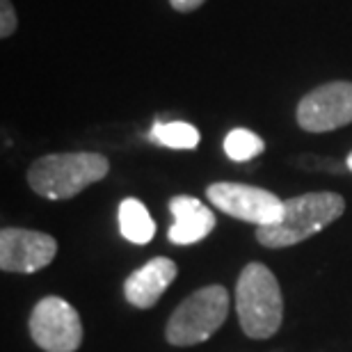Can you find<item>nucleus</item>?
<instances>
[{
    "instance_id": "nucleus-2",
    "label": "nucleus",
    "mask_w": 352,
    "mask_h": 352,
    "mask_svg": "<svg viewBox=\"0 0 352 352\" xmlns=\"http://www.w3.org/2000/svg\"><path fill=\"white\" fill-rule=\"evenodd\" d=\"M346 210V199L336 192H307L284 201V217L270 227H256V241L263 248H293L320 234Z\"/></svg>"
},
{
    "instance_id": "nucleus-10",
    "label": "nucleus",
    "mask_w": 352,
    "mask_h": 352,
    "mask_svg": "<svg viewBox=\"0 0 352 352\" xmlns=\"http://www.w3.org/2000/svg\"><path fill=\"white\" fill-rule=\"evenodd\" d=\"M174 224L167 231L172 245H195L215 229V215L208 206L190 195H176L170 199Z\"/></svg>"
},
{
    "instance_id": "nucleus-12",
    "label": "nucleus",
    "mask_w": 352,
    "mask_h": 352,
    "mask_svg": "<svg viewBox=\"0 0 352 352\" xmlns=\"http://www.w3.org/2000/svg\"><path fill=\"white\" fill-rule=\"evenodd\" d=\"M149 140L167 149H195L199 144V131L186 122H156L149 133Z\"/></svg>"
},
{
    "instance_id": "nucleus-1",
    "label": "nucleus",
    "mask_w": 352,
    "mask_h": 352,
    "mask_svg": "<svg viewBox=\"0 0 352 352\" xmlns=\"http://www.w3.org/2000/svg\"><path fill=\"white\" fill-rule=\"evenodd\" d=\"M110 172V160L96 151L48 153L37 158L28 170V186L44 199L62 201L80 195L91 183Z\"/></svg>"
},
{
    "instance_id": "nucleus-13",
    "label": "nucleus",
    "mask_w": 352,
    "mask_h": 352,
    "mask_svg": "<svg viewBox=\"0 0 352 352\" xmlns=\"http://www.w3.org/2000/svg\"><path fill=\"white\" fill-rule=\"evenodd\" d=\"M263 149H265L263 140L248 129H234L224 138V151L236 163H248V160L261 156Z\"/></svg>"
},
{
    "instance_id": "nucleus-11",
    "label": "nucleus",
    "mask_w": 352,
    "mask_h": 352,
    "mask_svg": "<svg viewBox=\"0 0 352 352\" xmlns=\"http://www.w3.org/2000/svg\"><path fill=\"white\" fill-rule=\"evenodd\" d=\"M119 231L129 243L146 245L156 236V224H153L144 204L129 197L119 204Z\"/></svg>"
},
{
    "instance_id": "nucleus-7",
    "label": "nucleus",
    "mask_w": 352,
    "mask_h": 352,
    "mask_svg": "<svg viewBox=\"0 0 352 352\" xmlns=\"http://www.w3.org/2000/svg\"><path fill=\"white\" fill-rule=\"evenodd\" d=\"M295 119L307 133H329L352 124V82L332 80L311 89L298 103Z\"/></svg>"
},
{
    "instance_id": "nucleus-8",
    "label": "nucleus",
    "mask_w": 352,
    "mask_h": 352,
    "mask_svg": "<svg viewBox=\"0 0 352 352\" xmlns=\"http://www.w3.org/2000/svg\"><path fill=\"white\" fill-rule=\"evenodd\" d=\"M58 254V241L44 231L5 227L0 231V267L3 272L32 274L44 270Z\"/></svg>"
},
{
    "instance_id": "nucleus-15",
    "label": "nucleus",
    "mask_w": 352,
    "mask_h": 352,
    "mask_svg": "<svg viewBox=\"0 0 352 352\" xmlns=\"http://www.w3.org/2000/svg\"><path fill=\"white\" fill-rule=\"evenodd\" d=\"M206 3V0H170V5L174 7L176 12H195V10H199V7Z\"/></svg>"
},
{
    "instance_id": "nucleus-4",
    "label": "nucleus",
    "mask_w": 352,
    "mask_h": 352,
    "mask_svg": "<svg viewBox=\"0 0 352 352\" xmlns=\"http://www.w3.org/2000/svg\"><path fill=\"white\" fill-rule=\"evenodd\" d=\"M229 316V293L220 284L204 286L188 295L167 320L165 339L170 346L188 348L210 339Z\"/></svg>"
},
{
    "instance_id": "nucleus-3",
    "label": "nucleus",
    "mask_w": 352,
    "mask_h": 352,
    "mask_svg": "<svg viewBox=\"0 0 352 352\" xmlns=\"http://www.w3.org/2000/svg\"><path fill=\"white\" fill-rule=\"evenodd\" d=\"M236 311L250 339H270L284 320V295L274 272L263 263H248L236 284Z\"/></svg>"
},
{
    "instance_id": "nucleus-5",
    "label": "nucleus",
    "mask_w": 352,
    "mask_h": 352,
    "mask_svg": "<svg viewBox=\"0 0 352 352\" xmlns=\"http://www.w3.org/2000/svg\"><path fill=\"white\" fill-rule=\"evenodd\" d=\"M30 336L44 352H76L82 346V322L65 298L46 295L30 314Z\"/></svg>"
},
{
    "instance_id": "nucleus-9",
    "label": "nucleus",
    "mask_w": 352,
    "mask_h": 352,
    "mask_svg": "<svg viewBox=\"0 0 352 352\" xmlns=\"http://www.w3.org/2000/svg\"><path fill=\"white\" fill-rule=\"evenodd\" d=\"M179 274V265L167 256H156L142 267L129 274L124 281V298L138 309H151L163 298V293L172 286Z\"/></svg>"
},
{
    "instance_id": "nucleus-6",
    "label": "nucleus",
    "mask_w": 352,
    "mask_h": 352,
    "mask_svg": "<svg viewBox=\"0 0 352 352\" xmlns=\"http://www.w3.org/2000/svg\"><path fill=\"white\" fill-rule=\"evenodd\" d=\"M206 197L222 213L256 227H270L284 217V201L265 188L217 181L206 188Z\"/></svg>"
},
{
    "instance_id": "nucleus-16",
    "label": "nucleus",
    "mask_w": 352,
    "mask_h": 352,
    "mask_svg": "<svg viewBox=\"0 0 352 352\" xmlns=\"http://www.w3.org/2000/svg\"><path fill=\"white\" fill-rule=\"evenodd\" d=\"M346 165H348V170L352 172V151L348 153V160H346Z\"/></svg>"
},
{
    "instance_id": "nucleus-14",
    "label": "nucleus",
    "mask_w": 352,
    "mask_h": 352,
    "mask_svg": "<svg viewBox=\"0 0 352 352\" xmlns=\"http://www.w3.org/2000/svg\"><path fill=\"white\" fill-rule=\"evenodd\" d=\"M19 19H16V10H14L12 0H0V37L10 39L14 32H16Z\"/></svg>"
}]
</instances>
